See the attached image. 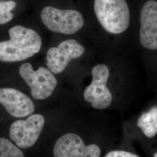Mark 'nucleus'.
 <instances>
[{
    "instance_id": "2",
    "label": "nucleus",
    "mask_w": 157,
    "mask_h": 157,
    "mask_svg": "<svg viewBox=\"0 0 157 157\" xmlns=\"http://www.w3.org/2000/svg\"><path fill=\"white\" fill-rule=\"evenodd\" d=\"M95 15L102 27L110 33H122L130 24V11L126 0H94Z\"/></svg>"
},
{
    "instance_id": "7",
    "label": "nucleus",
    "mask_w": 157,
    "mask_h": 157,
    "mask_svg": "<svg viewBox=\"0 0 157 157\" xmlns=\"http://www.w3.org/2000/svg\"><path fill=\"white\" fill-rule=\"evenodd\" d=\"M84 52V48L78 41L69 39L62 41L58 47L50 48L47 53V66L55 74L62 72L69 63Z\"/></svg>"
},
{
    "instance_id": "11",
    "label": "nucleus",
    "mask_w": 157,
    "mask_h": 157,
    "mask_svg": "<svg viewBox=\"0 0 157 157\" xmlns=\"http://www.w3.org/2000/svg\"><path fill=\"white\" fill-rule=\"evenodd\" d=\"M137 126L146 137L152 138L157 134V106L144 112L137 120Z\"/></svg>"
},
{
    "instance_id": "1",
    "label": "nucleus",
    "mask_w": 157,
    "mask_h": 157,
    "mask_svg": "<svg viewBox=\"0 0 157 157\" xmlns=\"http://www.w3.org/2000/svg\"><path fill=\"white\" fill-rule=\"evenodd\" d=\"M8 32L10 40L0 42V61H21L39 52L42 40L33 29L17 25L9 29Z\"/></svg>"
},
{
    "instance_id": "15",
    "label": "nucleus",
    "mask_w": 157,
    "mask_h": 157,
    "mask_svg": "<svg viewBox=\"0 0 157 157\" xmlns=\"http://www.w3.org/2000/svg\"><path fill=\"white\" fill-rule=\"evenodd\" d=\"M153 157H157V152L156 153H155V154L154 155Z\"/></svg>"
},
{
    "instance_id": "14",
    "label": "nucleus",
    "mask_w": 157,
    "mask_h": 157,
    "mask_svg": "<svg viewBox=\"0 0 157 157\" xmlns=\"http://www.w3.org/2000/svg\"><path fill=\"white\" fill-rule=\"evenodd\" d=\"M105 157H139L133 153L122 150H115L107 153Z\"/></svg>"
},
{
    "instance_id": "12",
    "label": "nucleus",
    "mask_w": 157,
    "mask_h": 157,
    "mask_svg": "<svg viewBox=\"0 0 157 157\" xmlns=\"http://www.w3.org/2000/svg\"><path fill=\"white\" fill-rule=\"evenodd\" d=\"M0 157H24V155L9 140L0 138Z\"/></svg>"
},
{
    "instance_id": "13",
    "label": "nucleus",
    "mask_w": 157,
    "mask_h": 157,
    "mask_svg": "<svg viewBox=\"0 0 157 157\" xmlns=\"http://www.w3.org/2000/svg\"><path fill=\"white\" fill-rule=\"evenodd\" d=\"M17 6L14 1H0V25H4L10 22L13 18L11 12Z\"/></svg>"
},
{
    "instance_id": "4",
    "label": "nucleus",
    "mask_w": 157,
    "mask_h": 157,
    "mask_svg": "<svg viewBox=\"0 0 157 157\" xmlns=\"http://www.w3.org/2000/svg\"><path fill=\"white\" fill-rule=\"evenodd\" d=\"M19 74L31 89V94L36 100H44L53 93L57 80L48 69L40 67L34 71L30 63H25L19 67Z\"/></svg>"
},
{
    "instance_id": "9",
    "label": "nucleus",
    "mask_w": 157,
    "mask_h": 157,
    "mask_svg": "<svg viewBox=\"0 0 157 157\" xmlns=\"http://www.w3.org/2000/svg\"><path fill=\"white\" fill-rule=\"evenodd\" d=\"M140 40L148 50L157 49V2L150 0L143 6L140 12Z\"/></svg>"
},
{
    "instance_id": "8",
    "label": "nucleus",
    "mask_w": 157,
    "mask_h": 157,
    "mask_svg": "<svg viewBox=\"0 0 157 157\" xmlns=\"http://www.w3.org/2000/svg\"><path fill=\"white\" fill-rule=\"evenodd\" d=\"M53 153L54 157H100L101 149L94 144L86 146L78 135L67 133L57 140Z\"/></svg>"
},
{
    "instance_id": "6",
    "label": "nucleus",
    "mask_w": 157,
    "mask_h": 157,
    "mask_svg": "<svg viewBox=\"0 0 157 157\" xmlns=\"http://www.w3.org/2000/svg\"><path fill=\"white\" fill-rule=\"evenodd\" d=\"M44 123V118L40 114L30 115L26 120L15 121L10 127V137L17 147L28 148L38 140Z\"/></svg>"
},
{
    "instance_id": "10",
    "label": "nucleus",
    "mask_w": 157,
    "mask_h": 157,
    "mask_svg": "<svg viewBox=\"0 0 157 157\" xmlns=\"http://www.w3.org/2000/svg\"><path fill=\"white\" fill-rule=\"evenodd\" d=\"M0 104L16 118L29 116L35 109L33 101L28 95L13 88L0 89Z\"/></svg>"
},
{
    "instance_id": "5",
    "label": "nucleus",
    "mask_w": 157,
    "mask_h": 157,
    "mask_svg": "<svg viewBox=\"0 0 157 157\" xmlns=\"http://www.w3.org/2000/svg\"><path fill=\"white\" fill-rule=\"evenodd\" d=\"M91 73L92 82L84 90V100L95 109H105L112 101V94L107 87L109 70L106 65L99 64L93 68Z\"/></svg>"
},
{
    "instance_id": "3",
    "label": "nucleus",
    "mask_w": 157,
    "mask_h": 157,
    "mask_svg": "<svg viewBox=\"0 0 157 157\" xmlns=\"http://www.w3.org/2000/svg\"><path fill=\"white\" fill-rule=\"evenodd\" d=\"M41 18L47 28L59 33H75L84 25V19L82 14L73 10H62L46 6L41 11Z\"/></svg>"
}]
</instances>
